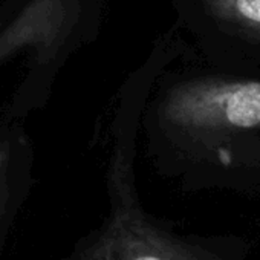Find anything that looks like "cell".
<instances>
[{
  "label": "cell",
  "instance_id": "6da1fadb",
  "mask_svg": "<svg viewBox=\"0 0 260 260\" xmlns=\"http://www.w3.org/2000/svg\"><path fill=\"white\" fill-rule=\"evenodd\" d=\"M107 191L109 217L78 260H223L207 240L176 236L144 213L135 188L132 155L122 144L110 159Z\"/></svg>",
  "mask_w": 260,
  "mask_h": 260
},
{
  "label": "cell",
  "instance_id": "5b68a950",
  "mask_svg": "<svg viewBox=\"0 0 260 260\" xmlns=\"http://www.w3.org/2000/svg\"><path fill=\"white\" fill-rule=\"evenodd\" d=\"M8 162L10 152L8 147H0V222H2L10 201V184H8Z\"/></svg>",
  "mask_w": 260,
  "mask_h": 260
},
{
  "label": "cell",
  "instance_id": "277c9868",
  "mask_svg": "<svg viewBox=\"0 0 260 260\" xmlns=\"http://www.w3.org/2000/svg\"><path fill=\"white\" fill-rule=\"evenodd\" d=\"M205 8L217 22L260 42V0H205Z\"/></svg>",
  "mask_w": 260,
  "mask_h": 260
},
{
  "label": "cell",
  "instance_id": "3957f363",
  "mask_svg": "<svg viewBox=\"0 0 260 260\" xmlns=\"http://www.w3.org/2000/svg\"><path fill=\"white\" fill-rule=\"evenodd\" d=\"M71 19L69 0H31L0 34V60L25 48H55L66 37Z\"/></svg>",
  "mask_w": 260,
  "mask_h": 260
},
{
  "label": "cell",
  "instance_id": "7a4b0ae2",
  "mask_svg": "<svg viewBox=\"0 0 260 260\" xmlns=\"http://www.w3.org/2000/svg\"><path fill=\"white\" fill-rule=\"evenodd\" d=\"M162 118L188 134L260 127V81H187L169 93Z\"/></svg>",
  "mask_w": 260,
  "mask_h": 260
}]
</instances>
